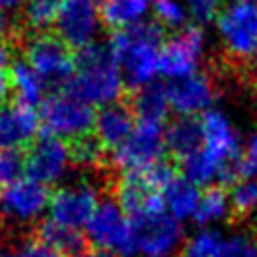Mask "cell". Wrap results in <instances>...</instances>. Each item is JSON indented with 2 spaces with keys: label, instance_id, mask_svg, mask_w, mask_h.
Listing matches in <instances>:
<instances>
[{
  "label": "cell",
  "instance_id": "1",
  "mask_svg": "<svg viewBox=\"0 0 257 257\" xmlns=\"http://www.w3.org/2000/svg\"><path fill=\"white\" fill-rule=\"evenodd\" d=\"M165 40V26L159 20L135 22L126 28L114 30L110 36V50L122 72L128 90H139L153 82L159 72L157 46Z\"/></svg>",
  "mask_w": 257,
  "mask_h": 257
},
{
  "label": "cell",
  "instance_id": "2",
  "mask_svg": "<svg viewBox=\"0 0 257 257\" xmlns=\"http://www.w3.org/2000/svg\"><path fill=\"white\" fill-rule=\"evenodd\" d=\"M64 92L86 104H110L122 92V74L118 62L104 44H88L74 54V74Z\"/></svg>",
  "mask_w": 257,
  "mask_h": 257
},
{
  "label": "cell",
  "instance_id": "3",
  "mask_svg": "<svg viewBox=\"0 0 257 257\" xmlns=\"http://www.w3.org/2000/svg\"><path fill=\"white\" fill-rule=\"evenodd\" d=\"M10 46H20L24 60L42 76L46 88H64L74 74L72 48L54 32H34L18 26L8 34Z\"/></svg>",
  "mask_w": 257,
  "mask_h": 257
},
{
  "label": "cell",
  "instance_id": "4",
  "mask_svg": "<svg viewBox=\"0 0 257 257\" xmlns=\"http://www.w3.org/2000/svg\"><path fill=\"white\" fill-rule=\"evenodd\" d=\"M217 28L231 64L251 60L257 50V2L237 0L227 4L217 14Z\"/></svg>",
  "mask_w": 257,
  "mask_h": 257
},
{
  "label": "cell",
  "instance_id": "5",
  "mask_svg": "<svg viewBox=\"0 0 257 257\" xmlns=\"http://www.w3.org/2000/svg\"><path fill=\"white\" fill-rule=\"evenodd\" d=\"M40 131L66 141L86 135L94 128L96 112L90 104L68 92H52L40 102Z\"/></svg>",
  "mask_w": 257,
  "mask_h": 257
},
{
  "label": "cell",
  "instance_id": "6",
  "mask_svg": "<svg viewBox=\"0 0 257 257\" xmlns=\"http://www.w3.org/2000/svg\"><path fill=\"white\" fill-rule=\"evenodd\" d=\"M86 235L92 245L114 257H133L139 247L122 209L112 201H102L86 223Z\"/></svg>",
  "mask_w": 257,
  "mask_h": 257
},
{
  "label": "cell",
  "instance_id": "7",
  "mask_svg": "<svg viewBox=\"0 0 257 257\" xmlns=\"http://www.w3.org/2000/svg\"><path fill=\"white\" fill-rule=\"evenodd\" d=\"M165 147L163 124L139 120L131 137L110 153V163L114 169H122V173L145 169L165 159Z\"/></svg>",
  "mask_w": 257,
  "mask_h": 257
},
{
  "label": "cell",
  "instance_id": "8",
  "mask_svg": "<svg viewBox=\"0 0 257 257\" xmlns=\"http://www.w3.org/2000/svg\"><path fill=\"white\" fill-rule=\"evenodd\" d=\"M139 251L151 257H163L171 253L183 239V227L173 215L161 211H149L128 219Z\"/></svg>",
  "mask_w": 257,
  "mask_h": 257
},
{
  "label": "cell",
  "instance_id": "9",
  "mask_svg": "<svg viewBox=\"0 0 257 257\" xmlns=\"http://www.w3.org/2000/svg\"><path fill=\"white\" fill-rule=\"evenodd\" d=\"M24 155V173L28 179L40 183V185H52L56 183L68 165V151L66 143L58 137L46 135L40 131V135L22 151Z\"/></svg>",
  "mask_w": 257,
  "mask_h": 257
},
{
  "label": "cell",
  "instance_id": "10",
  "mask_svg": "<svg viewBox=\"0 0 257 257\" xmlns=\"http://www.w3.org/2000/svg\"><path fill=\"white\" fill-rule=\"evenodd\" d=\"M205 34L199 26L191 24L175 32L159 52V70L169 78H183L195 72L197 60L203 52Z\"/></svg>",
  "mask_w": 257,
  "mask_h": 257
},
{
  "label": "cell",
  "instance_id": "11",
  "mask_svg": "<svg viewBox=\"0 0 257 257\" xmlns=\"http://www.w3.org/2000/svg\"><path fill=\"white\" fill-rule=\"evenodd\" d=\"M48 205L52 221L70 229H78L80 225L88 223L96 209V187L90 181L62 187L50 195Z\"/></svg>",
  "mask_w": 257,
  "mask_h": 257
},
{
  "label": "cell",
  "instance_id": "12",
  "mask_svg": "<svg viewBox=\"0 0 257 257\" xmlns=\"http://www.w3.org/2000/svg\"><path fill=\"white\" fill-rule=\"evenodd\" d=\"M54 22L56 34L68 44V48L80 50L94 38L98 26L96 6L88 0H64Z\"/></svg>",
  "mask_w": 257,
  "mask_h": 257
},
{
  "label": "cell",
  "instance_id": "13",
  "mask_svg": "<svg viewBox=\"0 0 257 257\" xmlns=\"http://www.w3.org/2000/svg\"><path fill=\"white\" fill-rule=\"evenodd\" d=\"M50 193L44 185L22 177L0 189V209L6 217L16 221H30L48 205Z\"/></svg>",
  "mask_w": 257,
  "mask_h": 257
},
{
  "label": "cell",
  "instance_id": "14",
  "mask_svg": "<svg viewBox=\"0 0 257 257\" xmlns=\"http://www.w3.org/2000/svg\"><path fill=\"white\" fill-rule=\"evenodd\" d=\"M171 106L181 114L201 112L217 98V82L207 72H193L167 86Z\"/></svg>",
  "mask_w": 257,
  "mask_h": 257
},
{
  "label": "cell",
  "instance_id": "15",
  "mask_svg": "<svg viewBox=\"0 0 257 257\" xmlns=\"http://www.w3.org/2000/svg\"><path fill=\"white\" fill-rule=\"evenodd\" d=\"M40 135V116L32 106L10 102L0 106V149L24 151Z\"/></svg>",
  "mask_w": 257,
  "mask_h": 257
},
{
  "label": "cell",
  "instance_id": "16",
  "mask_svg": "<svg viewBox=\"0 0 257 257\" xmlns=\"http://www.w3.org/2000/svg\"><path fill=\"white\" fill-rule=\"evenodd\" d=\"M201 120L205 135V151L215 159L219 169L229 163H239L241 161L239 135L235 133L227 116L219 110H209Z\"/></svg>",
  "mask_w": 257,
  "mask_h": 257
},
{
  "label": "cell",
  "instance_id": "17",
  "mask_svg": "<svg viewBox=\"0 0 257 257\" xmlns=\"http://www.w3.org/2000/svg\"><path fill=\"white\" fill-rule=\"evenodd\" d=\"M135 112L128 104L126 98L122 100H114L110 104H104L98 112H96V120H94V135L98 137V141L104 145L106 151H114L116 147H120L133 133L135 124Z\"/></svg>",
  "mask_w": 257,
  "mask_h": 257
},
{
  "label": "cell",
  "instance_id": "18",
  "mask_svg": "<svg viewBox=\"0 0 257 257\" xmlns=\"http://www.w3.org/2000/svg\"><path fill=\"white\" fill-rule=\"evenodd\" d=\"M201 143H205L203 120L193 114L177 116L175 120H171L169 128L165 131V145L173 153L175 161H181L191 153L199 151Z\"/></svg>",
  "mask_w": 257,
  "mask_h": 257
},
{
  "label": "cell",
  "instance_id": "19",
  "mask_svg": "<svg viewBox=\"0 0 257 257\" xmlns=\"http://www.w3.org/2000/svg\"><path fill=\"white\" fill-rule=\"evenodd\" d=\"M139 120L145 122H163L169 112V92L161 82H149L139 90H131L124 96Z\"/></svg>",
  "mask_w": 257,
  "mask_h": 257
},
{
  "label": "cell",
  "instance_id": "20",
  "mask_svg": "<svg viewBox=\"0 0 257 257\" xmlns=\"http://www.w3.org/2000/svg\"><path fill=\"white\" fill-rule=\"evenodd\" d=\"M66 151H68V161L86 173L90 171L94 175V173H100L106 169H114L110 163V153L104 149V145L92 133L70 139L66 143Z\"/></svg>",
  "mask_w": 257,
  "mask_h": 257
},
{
  "label": "cell",
  "instance_id": "21",
  "mask_svg": "<svg viewBox=\"0 0 257 257\" xmlns=\"http://www.w3.org/2000/svg\"><path fill=\"white\" fill-rule=\"evenodd\" d=\"M34 237L58 251L62 257H78L88 249V239L76 229L64 227L52 219H46L34 227Z\"/></svg>",
  "mask_w": 257,
  "mask_h": 257
},
{
  "label": "cell",
  "instance_id": "22",
  "mask_svg": "<svg viewBox=\"0 0 257 257\" xmlns=\"http://www.w3.org/2000/svg\"><path fill=\"white\" fill-rule=\"evenodd\" d=\"M8 76H10V86L14 90V102L34 108V104L44 100L46 82L24 58H20L12 64Z\"/></svg>",
  "mask_w": 257,
  "mask_h": 257
},
{
  "label": "cell",
  "instance_id": "23",
  "mask_svg": "<svg viewBox=\"0 0 257 257\" xmlns=\"http://www.w3.org/2000/svg\"><path fill=\"white\" fill-rule=\"evenodd\" d=\"M199 189L185 177H175L165 189H163V203H167L171 215L179 221L185 217H191L199 203Z\"/></svg>",
  "mask_w": 257,
  "mask_h": 257
},
{
  "label": "cell",
  "instance_id": "24",
  "mask_svg": "<svg viewBox=\"0 0 257 257\" xmlns=\"http://www.w3.org/2000/svg\"><path fill=\"white\" fill-rule=\"evenodd\" d=\"M149 8V0H102L100 20L108 28L120 30L143 18Z\"/></svg>",
  "mask_w": 257,
  "mask_h": 257
},
{
  "label": "cell",
  "instance_id": "25",
  "mask_svg": "<svg viewBox=\"0 0 257 257\" xmlns=\"http://www.w3.org/2000/svg\"><path fill=\"white\" fill-rule=\"evenodd\" d=\"M257 213V179H241L231 187V223L249 221Z\"/></svg>",
  "mask_w": 257,
  "mask_h": 257
},
{
  "label": "cell",
  "instance_id": "26",
  "mask_svg": "<svg viewBox=\"0 0 257 257\" xmlns=\"http://www.w3.org/2000/svg\"><path fill=\"white\" fill-rule=\"evenodd\" d=\"M177 163L183 171V177L191 181L193 185H207L219 173V165L215 163V159L207 151H201V149Z\"/></svg>",
  "mask_w": 257,
  "mask_h": 257
},
{
  "label": "cell",
  "instance_id": "27",
  "mask_svg": "<svg viewBox=\"0 0 257 257\" xmlns=\"http://www.w3.org/2000/svg\"><path fill=\"white\" fill-rule=\"evenodd\" d=\"M227 213V195H225V187H207L203 191V195L199 197L197 209L193 213V219L197 225H209L217 219H221Z\"/></svg>",
  "mask_w": 257,
  "mask_h": 257
},
{
  "label": "cell",
  "instance_id": "28",
  "mask_svg": "<svg viewBox=\"0 0 257 257\" xmlns=\"http://www.w3.org/2000/svg\"><path fill=\"white\" fill-rule=\"evenodd\" d=\"M64 0H28L24 6V24L28 30L42 32L46 30L60 10Z\"/></svg>",
  "mask_w": 257,
  "mask_h": 257
},
{
  "label": "cell",
  "instance_id": "29",
  "mask_svg": "<svg viewBox=\"0 0 257 257\" xmlns=\"http://www.w3.org/2000/svg\"><path fill=\"white\" fill-rule=\"evenodd\" d=\"M221 235L217 231H199L197 235H193L181 249L179 257H219L221 251Z\"/></svg>",
  "mask_w": 257,
  "mask_h": 257
},
{
  "label": "cell",
  "instance_id": "30",
  "mask_svg": "<svg viewBox=\"0 0 257 257\" xmlns=\"http://www.w3.org/2000/svg\"><path fill=\"white\" fill-rule=\"evenodd\" d=\"M22 171H24V155H22V151L0 149V189H4L10 183H14Z\"/></svg>",
  "mask_w": 257,
  "mask_h": 257
},
{
  "label": "cell",
  "instance_id": "31",
  "mask_svg": "<svg viewBox=\"0 0 257 257\" xmlns=\"http://www.w3.org/2000/svg\"><path fill=\"white\" fill-rule=\"evenodd\" d=\"M219 257H257V239L249 235H233L223 241Z\"/></svg>",
  "mask_w": 257,
  "mask_h": 257
},
{
  "label": "cell",
  "instance_id": "32",
  "mask_svg": "<svg viewBox=\"0 0 257 257\" xmlns=\"http://www.w3.org/2000/svg\"><path fill=\"white\" fill-rule=\"evenodd\" d=\"M155 12L163 26H181L185 22V10L177 0H155Z\"/></svg>",
  "mask_w": 257,
  "mask_h": 257
},
{
  "label": "cell",
  "instance_id": "33",
  "mask_svg": "<svg viewBox=\"0 0 257 257\" xmlns=\"http://www.w3.org/2000/svg\"><path fill=\"white\" fill-rule=\"evenodd\" d=\"M219 4L221 0H187L191 16L201 24L211 22L219 14Z\"/></svg>",
  "mask_w": 257,
  "mask_h": 257
},
{
  "label": "cell",
  "instance_id": "34",
  "mask_svg": "<svg viewBox=\"0 0 257 257\" xmlns=\"http://www.w3.org/2000/svg\"><path fill=\"white\" fill-rule=\"evenodd\" d=\"M16 257H62V255L32 235V237L22 241Z\"/></svg>",
  "mask_w": 257,
  "mask_h": 257
},
{
  "label": "cell",
  "instance_id": "35",
  "mask_svg": "<svg viewBox=\"0 0 257 257\" xmlns=\"http://www.w3.org/2000/svg\"><path fill=\"white\" fill-rule=\"evenodd\" d=\"M241 177L243 179H253L257 177V133L251 137L245 153H241Z\"/></svg>",
  "mask_w": 257,
  "mask_h": 257
},
{
  "label": "cell",
  "instance_id": "36",
  "mask_svg": "<svg viewBox=\"0 0 257 257\" xmlns=\"http://www.w3.org/2000/svg\"><path fill=\"white\" fill-rule=\"evenodd\" d=\"M10 54H12V46L8 44V40H0V72H6L8 64H10Z\"/></svg>",
  "mask_w": 257,
  "mask_h": 257
},
{
  "label": "cell",
  "instance_id": "37",
  "mask_svg": "<svg viewBox=\"0 0 257 257\" xmlns=\"http://www.w3.org/2000/svg\"><path fill=\"white\" fill-rule=\"evenodd\" d=\"M249 64H247V72L243 74V78H247L255 88H257V50H255V54L251 56V60H247Z\"/></svg>",
  "mask_w": 257,
  "mask_h": 257
},
{
  "label": "cell",
  "instance_id": "38",
  "mask_svg": "<svg viewBox=\"0 0 257 257\" xmlns=\"http://www.w3.org/2000/svg\"><path fill=\"white\" fill-rule=\"evenodd\" d=\"M10 90H12V86H10V76H8V72H0V104L6 100V96H8Z\"/></svg>",
  "mask_w": 257,
  "mask_h": 257
},
{
  "label": "cell",
  "instance_id": "39",
  "mask_svg": "<svg viewBox=\"0 0 257 257\" xmlns=\"http://www.w3.org/2000/svg\"><path fill=\"white\" fill-rule=\"evenodd\" d=\"M78 257H114L112 253H108V251H102V249H86L82 255H78Z\"/></svg>",
  "mask_w": 257,
  "mask_h": 257
},
{
  "label": "cell",
  "instance_id": "40",
  "mask_svg": "<svg viewBox=\"0 0 257 257\" xmlns=\"http://www.w3.org/2000/svg\"><path fill=\"white\" fill-rule=\"evenodd\" d=\"M20 0H0V6H16Z\"/></svg>",
  "mask_w": 257,
  "mask_h": 257
},
{
  "label": "cell",
  "instance_id": "41",
  "mask_svg": "<svg viewBox=\"0 0 257 257\" xmlns=\"http://www.w3.org/2000/svg\"><path fill=\"white\" fill-rule=\"evenodd\" d=\"M0 257H16V255L10 253V251H0Z\"/></svg>",
  "mask_w": 257,
  "mask_h": 257
},
{
  "label": "cell",
  "instance_id": "42",
  "mask_svg": "<svg viewBox=\"0 0 257 257\" xmlns=\"http://www.w3.org/2000/svg\"><path fill=\"white\" fill-rule=\"evenodd\" d=\"M88 2H92V4H94V6H96V4H100V2H102V0H88Z\"/></svg>",
  "mask_w": 257,
  "mask_h": 257
},
{
  "label": "cell",
  "instance_id": "43",
  "mask_svg": "<svg viewBox=\"0 0 257 257\" xmlns=\"http://www.w3.org/2000/svg\"><path fill=\"white\" fill-rule=\"evenodd\" d=\"M2 26H4V18H2V14H0V30H2Z\"/></svg>",
  "mask_w": 257,
  "mask_h": 257
}]
</instances>
